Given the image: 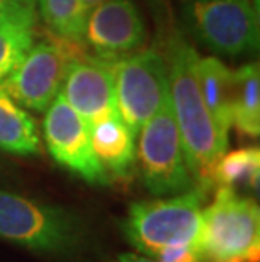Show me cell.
<instances>
[{
    "instance_id": "obj_7",
    "label": "cell",
    "mask_w": 260,
    "mask_h": 262,
    "mask_svg": "<svg viewBox=\"0 0 260 262\" xmlns=\"http://www.w3.org/2000/svg\"><path fill=\"white\" fill-rule=\"evenodd\" d=\"M80 46L58 36L32 42L0 85L19 105L34 112H46L63 88L69 63L81 54Z\"/></svg>"
},
{
    "instance_id": "obj_3",
    "label": "cell",
    "mask_w": 260,
    "mask_h": 262,
    "mask_svg": "<svg viewBox=\"0 0 260 262\" xmlns=\"http://www.w3.org/2000/svg\"><path fill=\"white\" fill-rule=\"evenodd\" d=\"M198 249L209 262H258L260 211L250 198L218 186L213 203L201 211Z\"/></svg>"
},
{
    "instance_id": "obj_8",
    "label": "cell",
    "mask_w": 260,
    "mask_h": 262,
    "mask_svg": "<svg viewBox=\"0 0 260 262\" xmlns=\"http://www.w3.org/2000/svg\"><path fill=\"white\" fill-rule=\"evenodd\" d=\"M113 80L119 115L137 136L169 97L166 56L157 49H146L122 58L113 63Z\"/></svg>"
},
{
    "instance_id": "obj_13",
    "label": "cell",
    "mask_w": 260,
    "mask_h": 262,
    "mask_svg": "<svg viewBox=\"0 0 260 262\" xmlns=\"http://www.w3.org/2000/svg\"><path fill=\"white\" fill-rule=\"evenodd\" d=\"M196 76L208 112L211 114L218 130L228 137L231 127V70L218 58L206 56L198 59Z\"/></svg>"
},
{
    "instance_id": "obj_18",
    "label": "cell",
    "mask_w": 260,
    "mask_h": 262,
    "mask_svg": "<svg viewBox=\"0 0 260 262\" xmlns=\"http://www.w3.org/2000/svg\"><path fill=\"white\" fill-rule=\"evenodd\" d=\"M34 37V26H0V81L24 58Z\"/></svg>"
},
{
    "instance_id": "obj_4",
    "label": "cell",
    "mask_w": 260,
    "mask_h": 262,
    "mask_svg": "<svg viewBox=\"0 0 260 262\" xmlns=\"http://www.w3.org/2000/svg\"><path fill=\"white\" fill-rule=\"evenodd\" d=\"M203 200L204 193L193 188L171 198L134 203L124 222L125 237L151 257L169 245L198 244Z\"/></svg>"
},
{
    "instance_id": "obj_15",
    "label": "cell",
    "mask_w": 260,
    "mask_h": 262,
    "mask_svg": "<svg viewBox=\"0 0 260 262\" xmlns=\"http://www.w3.org/2000/svg\"><path fill=\"white\" fill-rule=\"evenodd\" d=\"M0 149L19 156L41 152L36 120L0 85Z\"/></svg>"
},
{
    "instance_id": "obj_10",
    "label": "cell",
    "mask_w": 260,
    "mask_h": 262,
    "mask_svg": "<svg viewBox=\"0 0 260 262\" xmlns=\"http://www.w3.org/2000/svg\"><path fill=\"white\" fill-rule=\"evenodd\" d=\"M146 24L130 0H107L86 15L83 42L97 58L115 63L142 48Z\"/></svg>"
},
{
    "instance_id": "obj_19",
    "label": "cell",
    "mask_w": 260,
    "mask_h": 262,
    "mask_svg": "<svg viewBox=\"0 0 260 262\" xmlns=\"http://www.w3.org/2000/svg\"><path fill=\"white\" fill-rule=\"evenodd\" d=\"M37 9L0 2V26H36Z\"/></svg>"
},
{
    "instance_id": "obj_11",
    "label": "cell",
    "mask_w": 260,
    "mask_h": 262,
    "mask_svg": "<svg viewBox=\"0 0 260 262\" xmlns=\"http://www.w3.org/2000/svg\"><path fill=\"white\" fill-rule=\"evenodd\" d=\"M63 97L88 125L117 110L113 63L97 56H76L63 81Z\"/></svg>"
},
{
    "instance_id": "obj_12",
    "label": "cell",
    "mask_w": 260,
    "mask_h": 262,
    "mask_svg": "<svg viewBox=\"0 0 260 262\" xmlns=\"http://www.w3.org/2000/svg\"><path fill=\"white\" fill-rule=\"evenodd\" d=\"M90 137L93 150L108 174L117 178H129L132 174L137 159L135 136L119 112L90 125Z\"/></svg>"
},
{
    "instance_id": "obj_23",
    "label": "cell",
    "mask_w": 260,
    "mask_h": 262,
    "mask_svg": "<svg viewBox=\"0 0 260 262\" xmlns=\"http://www.w3.org/2000/svg\"><path fill=\"white\" fill-rule=\"evenodd\" d=\"M0 2L17 4V5H29V7H36V0H0Z\"/></svg>"
},
{
    "instance_id": "obj_9",
    "label": "cell",
    "mask_w": 260,
    "mask_h": 262,
    "mask_svg": "<svg viewBox=\"0 0 260 262\" xmlns=\"http://www.w3.org/2000/svg\"><path fill=\"white\" fill-rule=\"evenodd\" d=\"M44 139L49 154L59 166L90 185H110V174L91 146L90 125L58 93L44 117Z\"/></svg>"
},
{
    "instance_id": "obj_16",
    "label": "cell",
    "mask_w": 260,
    "mask_h": 262,
    "mask_svg": "<svg viewBox=\"0 0 260 262\" xmlns=\"http://www.w3.org/2000/svg\"><path fill=\"white\" fill-rule=\"evenodd\" d=\"M260 176V150L258 147H243L223 154L213 171V181L217 186L245 188L257 191Z\"/></svg>"
},
{
    "instance_id": "obj_6",
    "label": "cell",
    "mask_w": 260,
    "mask_h": 262,
    "mask_svg": "<svg viewBox=\"0 0 260 262\" xmlns=\"http://www.w3.org/2000/svg\"><path fill=\"white\" fill-rule=\"evenodd\" d=\"M193 36L213 53L242 56L258 48V12L250 0H186Z\"/></svg>"
},
{
    "instance_id": "obj_2",
    "label": "cell",
    "mask_w": 260,
    "mask_h": 262,
    "mask_svg": "<svg viewBox=\"0 0 260 262\" xmlns=\"http://www.w3.org/2000/svg\"><path fill=\"white\" fill-rule=\"evenodd\" d=\"M0 238L39 254L76 257L90 245V233L78 215L0 189Z\"/></svg>"
},
{
    "instance_id": "obj_21",
    "label": "cell",
    "mask_w": 260,
    "mask_h": 262,
    "mask_svg": "<svg viewBox=\"0 0 260 262\" xmlns=\"http://www.w3.org/2000/svg\"><path fill=\"white\" fill-rule=\"evenodd\" d=\"M115 262H159L154 260L151 257H146V255H135V254H124L115 260Z\"/></svg>"
},
{
    "instance_id": "obj_14",
    "label": "cell",
    "mask_w": 260,
    "mask_h": 262,
    "mask_svg": "<svg viewBox=\"0 0 260 262\" xmlns=\"http://www.w3.org/2000/svg\"><path fill=\"white\" fill-rule=\"evenodd\" d=\"M231 125L243 136L260 134V70L257 63H248L231 71Z\"/></svg>"
},
{
    "instance_id": "obj_22",
    "label": "cell",
    "mask_w": 260,
    "mask_h": 262,
    "mask_svg": "<svg viewBox=\"0 0 260 262\" xmlns=\"http://www.w3.org/2000/svg\"><path fill=\"white\" fill-rule=\"evenodd\" d=\"M103 2H107V0H81V5H83V9H85V12L88 15V12H90L91 9H95L97 5H100Z\"/></svg>"
},
{
    "instance_id": "obj_5",
    "label": "cell",
    "mask_w": 260,
    "mask_h": 262,
    "mask_svg": "<svg viewBox=\"0 0 260 262\" xmlns=\"http://www.w3.org/2000/svg\"><path fill=\"white\" fill-rule=\"evenodd\" d=\"M139 163L144 185L156 196H173L195 188L176 124L171 97L139 130Z\"/></svg>"
},
{
    "instance_id": "obj_17",
    "label": "cell",
    "mask_w": 260,
    "mask_h": 262,
    "mask_svg": "<svg viewBox=\"0 0 260 262\" xmlns=\"http://www.w3.org/2000/svg\"><path fill=\"white\" fill-rule=\"evenodd\" d=\"M36 9L54 36L83 44L86 12L81 0H36Z\"/></svg>"
},
{
    "instance_id": "obj_20",
    "label": "cell",
    "mask_w": 260,
    "mask_h": 262,
    "mask_svg": "<svg viewBox=\"0 0 260 262\" xmlns=\"http://www.w3.org/2000/svg\"><path fill=\"white\" fill-rule=\"evenodd\" d=\"M159 262H203V255L198 244H176L164 247L156 255Z\"/></svg>"
},
{
    "instance_id": "obj_1",
    "label": "cell",
    "mask_w": 260,
    "mask_h": 262,
    "mask_svg": "<svg viewBox=\"0 0 260 262\" xmlns=\"http://www.w3.org/2000/svg\"><path fill=\"white\" fill-rule=\"evenodd\" d=\"M198 59L196 49L179 36L169 41L166 63L171 105L195 188L206 194L215 186L213 171L228 147V137L218 130L203 102L196 76Z\"/></svg>"
}]
</instances>
